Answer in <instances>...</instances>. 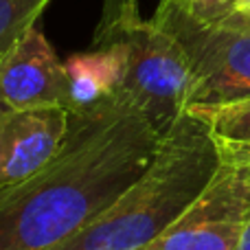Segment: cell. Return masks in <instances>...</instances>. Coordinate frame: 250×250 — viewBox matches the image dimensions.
<instances>
[{
  "label": "cell",
  "mask_w": 250,
  "mask_h": 250,
  "mask_svg": "<svg viewBox=\"0 0 250 250\" xmlns=\"http://www.w3.org/2000/svg\"><path fill=\"white\" fill-rule=\"evenodd\" d=\"M160 134L121 90L70 110L60 154L0 189V250H53L88 226L141 178Z\"/></svg>",
  "instance_id": "1"
},
{
  "label": "cell",
  "mask_w": 250,
  "mask_h": 250,
  "mask_svg": "<svg viewBox=\"0 0 250 250\" xmlns=\"http://www.w3.org/2000/svg\"><path fill=\"white\" fill-rule=\"evenodd\" d=\"M220 165L222 151L208 121L185 112L160 136L141 178L53 250H143L198 200Z\"/></svg>",
  "instance_id": "2"
},
{
  "label": "cell",
  "mask_w": 250,
  "mask_h": 250,
  "mask_svg": "<svg viewBox=\"0 0 250 250\" xmlns=\"http://www.w3.org/2000/svg\"><path fill=\"white\" fill-rule=\"evenodd\" d=\"M95 42L112 40L125 48L127 73L121 92L163 136L189 110L191 68L182 46L154 18L138 13V0H104Z\"/></svg>",
  "instance_id": "3"
},
{
  "label": "cell",
  "mask_w": 250,
  "mask_h": 250,
  "mask_svg": "<svg viewBox=\"0 0 250 250\" xmlns=\"http://www.w3.org/2000/svg\"><path fill=\"white\" fill-rule=\"evenodd\" d=\"M154 20L176 38L191 68L187 112H208L250 99V13L204 16L185 0H160Z\"/></svg>",
  "instance_id": "4"
},
{
  "label": "cell",
  "mask_w": 250,
  "mask_h": 250,
  "mask_svg": "<svg viewBox=\"0 0 250 250\" xmlns=\"http://www.w3.org/2000/svg\"><path fill=\"white\" fill-rule=\"evenodd\" d=\"M250 226V158L222 151V165L193 204L143 250H239Z\"/></svg>",
  "instance_id": "5"
},
{
  "label": "cell",
  "mask_w": 250,
  "mask_h": 250,
  "mask_svg": "<svg viewBox=\"0 0 250 250\" xmlns=\"http://www.w3.org/2000/svg\"><path fill=\"white\" fill-rule=\"evenodd\" d=\"M0 105L9 110H70L64 62L38 26H31L0 55Z\"/></svg>",
  "instance_id": "6"
},
{
  "label": "cell",
  "mask_w": 250,
  "mask_h": 250,
  "mask_svg": "<svg viewBox=\"0 0 250 250\" xmlns=\"http://www.w3.org/2000/svg\"><path fill=\"white\" fill-rule=\"evenodd\" d=\"M68 108L9 110L0 105V189L38 173L57 154L68 134Z\"/></svg>",
  "instance_id": "7"
},
{
  "label": "cell",
  "mask_w": 250,
  "mask_h": 250,
  "mask_svg": "<svg viewBox=\"0 0 250 250\" xmlns=\"http://www.w3.org/2000/svg\"><path fill=\"white\" fill-rule=\"evenodd\" d=\"M70 110H82L117 95L127 73V55L119 42L92 40L90 51L75 53L64 62Z\"/></svg>",
  "instance_id": "8"
},
{
  "label": "cell",
  "mask_w": 250,
  "mask_h": 250,
  "mask_svg": "<svg viewBox=\"0 0 250 250\" xmlns=\"http://www.w3.org/2000/svg\"><path fill=\"white\" fill-rule=\"evenodd\" d=\"M195 114H202L208 121L220 151L250 158V99Z\"/></svg>",
  "instance_id": "9"
},
{
  "label": "cell",
  "mask_w": 250,
  "mask_h": 250,
  "mask_svg": "<svg viewBox=\"0 0 250 250\" xmlns=\"http://www.w3.org/2000/svg\"><path fill=\"white\" fill-rule=\"evenodd\" d=\"M51 0H0V55L26 33Z\"/></svg>",
  "instance_id": "10"
},
{
  "label": "cell",
  "mask_w": 250,
  "mask_h": 250,
  "mask_svg": "<svg viewBox=\"0 0 250 250\" xmlns=\"http://www.w3.org/2000/svg\"><path fill=\"white\" fill-rule=\"evenodd\" d=\"M191 7L204 16H217V13H224L229 9H235V0H208L202 7H195V4H191Z\"/></svg>",
  "instance_id": "11"
},
{
  "label": "cell",
  "mask_w": 250,
  "mask_h": 250,
  "mask_svg": "<svg viewBox=\"0 0 250 250\" xmlns=\"http://www.w3.org/2000/svg\"><path fill=\"white\" fill-rule=\"evenodd\" d=\"M239 250H250V226H248L246 235H244V242H242V248Z\"/></svg>",
  "instance_id": "12"
},
{
  "label": "cell",
  "mask_w": 250,
  "mask_h": 250,
  "mask_svg": "<svg viewBox=\"0 0 250 250\" xmlns=\"http://www.w3.org/2000/svg\"><path fill=\"white\" fill-rule=\"evenodd\" d=\"M185 2H189V4H195V7H202V4H207L208 0H185Z\"/></svg>",
  "instance_id": "13"
},
{
  "label": "cell",
  "mask_w": 250,
  "mask_h": 250,
  "mask_svg": "<svg viewBox=\"0 0 250 250\" xmlns=\"http://www.w3.org/2000/svg\"><path fill=\"white\" fill-rule=\"evenodd\" d=\"M248 13H250V11H248Z\"/></svg>",
  "instance_id": "14"
}]
</instances>
